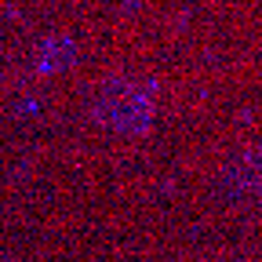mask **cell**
I'll use <instances>...</instances> for the list:
<instances>
[{"label":"cell","instance_id":"6da1fadb","mask_svg":"<svg viewBox=\"0 0 262 262\" xmlns=\"http://www.w3.org/2000/svg\"><path fill=\"white\" fill-rule=\"evenodd\" d=\"M95 110L113 127H142L153 117V91L139 77H120V80H110L98 91Z\"/></svg>","mask_w":262,"mask_h":262},{"label":"cell","instance_id":"7a4b0ae2","mask_svg":"<svg viewBox=\"0 0 262 262\" xmlns=\"http://www.w3.org/2000/svg\"><path fill=\"white\" fill-rule=\"evenodd\" d=\"M226 186L233 189L241 201L262 204V146L244 149L233 164L226 168Z\"/></svg>","mask_w":262,"mask_h":262}]
</instances>
